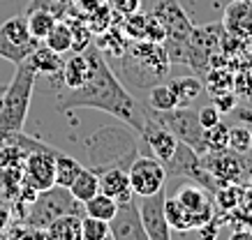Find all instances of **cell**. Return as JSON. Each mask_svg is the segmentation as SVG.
Listing matches in <instances>:
<instances>
[{
    "label": "cell",
    "mask_w": 252,
    "mask_h": 240,
    "mask_svg": "<svg viewBox=\"0 0 252 240\" xmlns=\"http://www.w3.org/2000/svg\"><path fill=\"white\" fill-rule=\"evenodd\" d=\"M88 60H91V72L84 85H79L74 90L63 88L56 100L58 111H77V108H97L109 116L118 118L121 123L130 125L134 132H141L146 120V107L141 102L132 97L114 67L107 62V58L99 53L97 47L86 49Z\"/></svg>",
    "instance_id": "1"
},
{
    "label": "cell",
    "mask_w": 252,
    "mask_h": 240,
    "mask_svg": "<svg viewBox=\"0 0 252 240\" xmlns=\"http://www.w3.org/2000/svg\"><path fill=\"white\" fill-rule=\"evenodd\" d=\"M88 148V162L95 173L107 169H130V164L139 157L137 132L130 125H109L99 127L97 132L86 139Z\"/></svg>",
    "instance_id": "2"
},
{
    "label": "cell",
    "mask_w": 252,
    "mask_h": 240,
    "mask_svg": "<svg viewBox=\"0 0 252 240\" xmlns=\"http://www.w3.org/2000/svg\"><path fill=\"white\" fill-rule=\"evenodd\" d=\"M114 60L121 77L134 88H148V85L162 83L171 67V60H169L164 47L158 42H148V39L130 42L125 53Z\"/></svg>",
    "instance_id": "3"
},
{
    "label": "cell",
    "mask_w": 252,
    "mask_h": 240,
    "mask_svg": "<svg viewBox=\"0 0 252 240\" xmlns=\"http://www.w3.org/2000/svg\"><path fill=\"white\" fill-rule=\"evenodd\" d=\"M14 67V77L0 97V141L7 134L23 132V125H26V118L31 111L32 93H35V83H37V72L28 65V60L19 62Z\"/></svg>",
    "instance_id": "4"
},
{
    "label": "cell",
    "mask_w": 252,
    "mask_h": 240,
    "mask_svg": "<svg viewBox=\"0 0 252 240\" xmlns=\"http://www.w3.org/2000/svg\"><path fill=\"white\" fill-rule=\"evenodd\" d=\"M63 215H86V210L84 203L74 199L67 187L54 185L44 189V192H37L35 201L28 206V213L23 217V222L31 229L44 231L54 219H58Z\"/></svg>",
    "instance_id": "5"
},
{
    "label": "cell",
    "mask_w": 252,
    "mask_h": 240,
    "mask_svg": "<svg viewBox=\"0 0 252 240\" xmlns=\"http://www.w3.org/2000/svg\"><path fill=\"white\" fill-rule=\"evenodd\" d=\"M148 111H151V116H153L155 120H160L178 141H183V143H188L190 148H194L199 155L206 153L204 127L199 123V113H197V108H192V104L190 107H174V108H169V111H153V108L148 107Z\"/></svg>",
    "instance_id": "6"
},
{
    "label": "cell",
    "mask_w": 252,
    "mask_h": 240,
    "mask_svg": "<svg viewBox=\"0 0 252 240\" xmlns=\"http://www.w3.org/2000/svg\"><path fill=\"white\" fill-rule=\"evenodd\" d=\"M164 171H167V178H185V180H190V183L201 185L211 194H215L218 187L224 185V183H220L215 176H211V173L204 169L201 155H199L194 148L183 143V141H178L176 153L164 162Z\"/></svg>",
    "instance_id": "7"
},
{
    "label": "cell",
    "mask_w": 252,
    "mask_h": 240,
    "mask_svg": "<svg viewBox=\"0 0 252 240\" xmlns=\"http://www.w3.org/2000/svg\"><path fill=\"white\" fill-rule=\"evenodd\" d=\"M201 164L220 183H241V185H245L252 173V150L250 153H236L231 148L206 150L201 155Z\"/></svg>",
    "instance_id": "8"
},
{
    "label": "cell",
    "mask_w": 252,
    "mask_h": 240,
    "mask_svg": "<svg viewBox=\"0 0 252 240\" xmlns=\"http://www.w3.org/2000/svg\"><path fill=\"white\" fill-rule=\"evenodd\" d=\"M39 39H35L28 30L26 16H12L0 26V58L9 60L12 65L23 62L37 49Z\"/></svg>",
    "instance_id": "9"
},
{
    "label": "cell",
    "mask_w": 252,
    "mask_h": 240,
    "mask_svg": "<svg viewBox=\"0 0 252 240\" xmlns=\"http://www.w3.org/2000/svg\"><path fill=\"white\" fill-rule=\"evenodd\" d=\"M176 201L183 206V210L190 217V226L192 231L201 229L204 224H208L215 215V201L213 194L204 189L201 185L192 183V185H181L176 189Z\"/></svg>",
    "instance_id": "10"
},
{
    "label": "cell",
    "mask_w": 252,
    "mask_h": 240,
    "mask_svg": "<svg viewBox=\"0 0 252 240\" xmlns=\"http://www.w3.org/2000/svg\"><path fill=\"white\" fill-rule=\"evenodd\" d=\"M127 176H130V185H132V189H134L137 196L155 194V192H160V189H164V185H167L164 164H162L155 155L153 157L139 155L137 160L130 164Z\"/></svg>",
    "instance_id": "11"
},
{
    "label": "cell",
    "mask_w": 252,
    "mask_h": 240,
    "mask_svg": "<svg viewBox=\"0 0 252 240\" xmlns=\"http://www.w3.org/2000/svg\"><path fill=\"white\" fill-rule=\"evenodd\" d=\"M61 150H32L23 162V183L44 192L56 185V155Z\"/></svg>",
    "instance_id": "12"
},
{
    "label": "cell",
    "mask_w": 252,
    "mask_h": 240,
    "mask_svg": "<svg viewBox=\"0 0 252 240\" xmlns=\"http://www.w3.org/2000/svg\"><path fill=\"white\" fill-rule=\"evenodd\" d=\"M164 199H167L164 189L141 196L139 215H141L148 240H171V236H174V231L167 224V217H164Z\"/></svg>",
    "instance_id": "13"
},
{
    "label": "cell",
    "mask_w": 252,
    "mask_h": 240,
    "mask_svg": "<svg viewBox=\"0 0 252 240\" xmlns=\"http://www.w3.org/2000/svg\"><path fill=\"white\" fill-rule=\"evenodd\" d=\"M151 12H153L162 24H164V28H167V37L190 42L194 26H192L190 16L185 14V9L181 7L178 0H155Z\"/></svg>",
    "instance_id": "14"
},
{
    "label": "cell",
    "mask_w": 252,
    "mask_h": 240,
    "mask_svg": "<svg viewBox=\"0 0 252 240\" xmlns=\"http://www.w3.org/2000/svg\"><path fill=\"white\" fill-rule=\"evenodd\" d=\"M109 229L114 240H148L141 215H139V203L134 199L118 203V210L111 217Z\"/></svg>",
    "instance_id": "15"
},
{
    "label": "cell",
    "mask_w": 252,
    "mask_h": 240,
    "mask_svg": "<svg viewBox=\"0 0 252 240\" xmlns=\"http://www.w3.org/2000/svg\"><path fill=\"white\" fill-rule=\"evenodd\" d=\"M141 139L148 143L151 148V153H153L162 164L167 162L169 157L176 153V148H178V139H176L174 134L169 132L167 127L160 123V120H155L151 116V111L146 107V120H144V127H141Z\"/></svg>",
    "instance_id": "16"
},
{
    "label": "cell",
    "mask_w": 252,
    "mask_h": 240,
    "mask_svg": "<svg viewBox=\"0 0 252 240\" xmlns=\"http://www.w3.org/2000/svg\"><path fill=\"white\" fill-rule=\"evenodd\" d=\"M222 28L227 30L229 37L243 39L252 37V5L248 0H234L224 9Z\"/></svg>",
    "instance_id": "17"
},
{
    "label": "cell",
    "mask_w": 252,
    "mask_h": 240,
    "mask_svg": "<svg viewBox=\"0 0 252 240\" xmlns=\"http://www.w3.org/2000/svg\"><path fill=\"white\" fill-rule=\"evenodd\" d=\"M99 176V192L109 194L111 199H116V203H123V201H130L134 199L137 194L132 189L130 185V176H127V169H107L97 173Z\"/></svg>",
    "instance_id": "18"
},
{
    "label": "cell",
    "mask_w": 252,
    "mask_h": 240,
    "mask_svg": "<svg viewBox=\"0 0 252 240\" xmlns=\"http://www.w3.org/2000/svg\"><path fill=\"white\" fill-rule=\"evenodd\" d=\"M88 72H91V60H88V53L86 51H74L67 60L63 62V88L65 90H74L79 85H84V81L88 79Z\"/></svg>",
    "instance_id": "19"
},
{
    "label": "cell",
    "mask_w": 252,
    "mask_h": 240,
    "mask_svg": "<svg viewBox=\"0 0 252 240\" xmlns=\"http://www.w3.org/2000/svg\"><path fill=\"white\" fill-rule=\"evenodd\" d=\"M26 60H28V65H31L32 70L37 72V77H61L63 62H65L61 58V53L51 51L44 42H39L37 49H35Z\"/></svg>",
    "instance_id": "20"
},
{
    "label": "cell",
    "mask_w": 252,
    "mask_h": 240,
    "mask_svg": "<svg viewBox=\"0 0 252 240\" xmlns=\"http://www.w3.org/2000/svg\"><path fill=\"white\" fill-rule=\"evenodd\" d=\"M132 39L125 35V30L121 28V24H114L111 28H107L104 32H99L95 37V47L99 49L102 55H111V58H118V55L125 53V49L130 47Z\"/></svg>",
    "instance_id": "21"
},
{
    "label": "cell",
    "mask_w": 252,
    "mask_h": 240,
    "mask_svg": "<svg viewBox=\"0 0 252 240\" xmlns=\"http://www.w3.org/2000/svg\"><path fill=\"white\" fill-rule=\"evenodd\" d=\"M81 217L84 215H63L44 229L46 238L51 240H81Z\"/></svg>",
    "instance_id": "22"
},
{
    "label": "cell",
    "mask_w": 252,
    "mask_h": 240,
    "mask_svg": "<svg viewBox=\"0 0 252 240\" xmlns=\"http://www.w3.org/2000/svg\"><path fill=\"white\" fill-rule=\"evenodd\" d=\"M169 88L174 90L178 107H190L192 102L199 100L204 93V81L197 77H178L169 81Z\"/></svg>",
    "instance_id": "23"
},
{
    "label": "cell",
    "mask_w": 252,
    "mask_h": 240,
    "mask_svg": "<svg viewBox=\"0 0 252 240\" xmlns=\"http://www.w3.org/2000/svg\"><path fill=\"white\" fill-rule=\"evenodd\" d=\"M67 189L72 192L74 199H79L81 203H86L91 196H95V194L99 192V176L91 169V166H84L81 173L74 178V183H72Z\"/></svg>",
    "instance_id": "24"
},
{
    "label": "cell",
    "mask_w": 252,
    "mask_h": 240,
    "mask_svg": "<svg viewBox=\"0 0 252 240\" xmlns=\"http://www.w3.org/2000/svg\"><path fill=\"white\" fill-rule=\"evenodd\" d=\"M245 196V185L241 183H224V185L218 187V192L213 194V201H215V210L220 213H229L236 206L243 203Z\"/></svg>",
    "instance_id": "25"
},
{
    "label": "cell",
    "mask_w": 252,
    "mask_h": 240,
    "mask_svg": "<svg viewBox=\"0 0 252 240\" xmlns=\"http://www.w3.org/2000/svg\"><path fill=\"white\" fill-rule=\"evenodd\" d=\"M26 21H28V30L35 39H42L51 32V28L56 26V14L54 12H49V9H42V7H32L26 12Z\"/></svg>",
    "instance_id": "26"
},
{
    "label": "cell",
    "mask_w": 252,
    "mask_h": 240,
    "mask_svg": "<svg viewBox=\"0 0 252 240\" xmlns=\"http://www.w3.org/2000/svg\"><path fill=\"white\" fill-rule=\"evenodd\" d=\"M84 210H86V215L104 219V222H111V217H114L116 210H118V203H116V199H111L109 194L97 192L95 196H91V199L84 203Z\"/></svg>",
    "instance_id": "27"
},
{
    "label": "cell",
    "mask_w": 252,
    "mask_h": 240,
    "mask_svg": "<svg viewBox=\"0 0 252 240\" xmlns=\"http://www.w3.org/2000/svg\"><path fill=\"white\" fill-rule=\"evenodd\" d=\"M42 42H44L51 51H56V53H61V55L69 53V51H72V28L67 26V21L58 19L56 26L51 28V32H49Z\"/></svg>",
    "instance_id": "28"
},
{
    "label": "cell",
    "mask_w": 252,
    "mask_h": 240,
    "mask_svg": "<svg viewBox=\"0 0 252 240\" xmlns=\"http://www.w3.org/2000/svg\"><path fill=\"white\" fill-rule=\"evenodd\" d=\"M146 107H151L153 111H169V108L178 107V100H176L174 90L169 88V83H155L148 88V95H146Z\"/></svg>",
    "instance_id": "29"
},
{
    "label": "cell",
    "mask_w": 252,
    "mask_h": 240,
    "mask_svg": "<svg viewBox=\"0 0 252 240\" xmlns=\"http://www.w3.org/2000/svg\"><path fill=\"white\" fill-rule=\"evenodd\" d=\"M81 169H84V164L79 160L65 155V153H58L56 155V185L69 187L74 183V178L81 173Z\"/></svg>",
    "instance_id": "30"
},
{
    "label": "cell",
    "mask_w": 252,
    "mask_h": 240,
    "mask_svg": "<svg viewBox=\"0 0 252 240\" xmlns=\"http://www.w3.org/2000/svg\"><path fill=\"white\" fill-rule=\"evenodd\" d=\"M164 217H167V224L174 233L192 231L190 217H188V213L183 210V206L176 201V196H167V199H164Z\"/></svg>",
    "instance_id": "31"
},
{
    "label": "cell",
    "mask_w": 252,
    "mask_h": 240,
    "mask_svg": "<svg viewBox=\"0 0 252 240\" xmlns=\"http://www.w3.org/2000/svg\"><path fill=\"white\" fill-rule=\"evenodd\" d=\"M231 81H234V74H231L229 70L211 67V70L206 72V79H204V88L208 90L211 97H218V95H222V93H229Z\"/></svg>",
    "instance_id": "32"
},
{
    "label": "cell",
    "mask_w": 252,
    "mask_h": 240,
    "mask_svg": "<svg viewBox=\"0 0 252 240\" xmlns=\"http://www.w3.org/2000/svg\"><path fill=\"white\" fill-rule=\"evenodd\" d=\"M107 238H111L109 222L91 215L81 217V240H107Z\"/></svg>",
    "instance_id": "33"
},
{
    "label": "cell",
    "mask_w": 252,
    "mask_h": 240,
    "mask_svg": "<svg viewBox=\"0 0 252 240\" xmlns=\"http://www.w3.org/2000/svg\"><path fill=\"white\" fill-rule=\"evenodd\" d=\"M204 143H206V150H224L229 148V125L215 123L213 127H206L204 130Z\"/></svg>",
    "instance_id": "34"
},
{
    "label": "cell",
    "mask_w": 252,
    "mask_h": 240,
    "mask_svg": "<svg viewBox=\"0 0 252 240\" xmlns=\"http://www.w3.org/2000/svg\"><path fill=\"white\" fill-rule=\"evenodd\" d=\"M229 148L236 153H250L252 150V127L245 125H234L229 127Z\"/></svg>",
    "instance_id": "35"
},
{
    "label": "cell",
    "mask_w": 252,
    "mask_h": 240,
    "mask_svg": "<svg viewBox=\"0 0 252 240\" xmlns=\"http://www.w3.org/2000/svg\"><path fill=\"white\" fill-rule=\"evenodd\" d=\"M121 28L125 30V35L132 39V42H137V39H144L146 37V14L139 9L134 14L125 16L121 21Z\"/></svg>",
    "instance_id": "36"
},
{
    "label": "cell",
    "mask_w": 252,
    "mask_h": 240,
    "mask_svg": "<svg viewBox=\"0 0 252 240\" xmlns=\"http://www.w3.org/2000/svg\"><path fill=\"white\" fill-rule=\"evenodd\" d=\"M32 7L49 9V12L56 14V19H65V16L77 12V9H74V0H32L28 9H32Z\"/></svg>",
    "instance_id": "37"
},
{
    "label": "cell",
    "mask_w": 252,
    "mask_h": 240,
    "mask_svg": "<svg viewBox=\"0 0 252 240\" xmlns=\"http://www.w3.org/2000/svg\"><path fill=\"white\" fill-rule=\"evenodd\" d=\"M144 39H148V42H158V44H162V42L167 39V28H164V24H162L153 12L146 14V37Z\"/></svg>",
    "instance_id": "38"
},
{
    "label": "cell",
    "mask_w": 252,
    "mask_h": 240,
    "mask_svg": "<svg viewBox=\"0 0 252 240\" xmlns=\"http://www.w3.org/2000/svg\"><path fill=\"white\" fill-rule=\"evenodd\" d=\"M231 93L236 97H245V100H252V72L243 70L234 74V81H231Z\"/></svg>",
    "instance_id": "39"
},
{
    "label": "cell",
    "mask_w": 252,
    "mask_h": 240,
    "mask_svg": "<svg viewBox=\"0 0 252 240\" xmlns=\"http://www.w3.org/2000/svg\"><path fill=\"white\" fill-rule=\"evenodd\" d=\"M109 5H111L116 14L125 19V16H130L141 9V0H109Z\"/></svg>",
    "instance_id": "40"
},
{
    "label": "cell",
    "mask_w": 252,
    "mask_h": 240,
    "mask_svg": "<svg viewBox=\"0 0 252 240\" xmlns=\"http://www.w3.org/2000/svg\"><path fill=\"white\" fill-rule=\"evenodd\" d=\"M197 113H199V123H201V127H204V130H206V127H213L215 123H220V120H222V113L215 108V104L197 108Z\"/></svg>",
    "instance_id": "41"
},
{
    "label": "cell",
    "mask_w": 252,
    "mask_h": 240,
    "mask_svg": "<svg viewBox=\"0 0 252 240\" xmlns=\"http://www.w3.org/2000/svg\"><path fill=\"white\" fill-rule=\"evenodd\" d=\"M213 104L220 113H231V111L238 107V97L229 90V93H222V95H218V97H213Z\"/></svg>",
    "instance_id": "42"
},
{
    "label": "cell",
    "mask_w": 252,
    "mask_h": 240,
    "mask_svg": "<svg viewBox=\"0 0 252 240\" xmlns=\"http://www.w3.org/2000/svg\"><path fill=\"white\" fill-rule=\"evenodd\" d=\"M107 0H74V9H77L79 14L88 16L91 12H95L97 7H102Z\"/></svg>",
    "instance_id": "43"
},
{
    "label": "cell",
    "mask_w": 252,
    "mask_h": 240,
    "mask_svg": "<svg viewBox=\"0 0 252 240\" xmlns=\"http://www.w3.org/2000/svg\"><path fill=\"white\" fill-rule=\"evenodd\" d=\"M9 222H12V210H9V203L0 199V236H2V231L7 229Z\"/></svg>",
    "instance_id": "44"
},
{
    "label": "cell",
    "mask_w": 252,
    "mask_h": 240,
    "mask_svg": "<svg viewBox=\"0 0 252 240\" xmlns=\"http://www.w3.org/2000/svg\"><path fill=\"white\" fill-rule=\"evenodd\" d=\"M231 116H236L238 120H241V123H248L252 127V107L250 108H234V111H231Z\"/></svg>",
    "instance_id": "45"
},
{
    "label": "cell",
    "mask_w": 252,
    "mask_h": 240,
    "mask_svg": "<svg viewBox=\"0 0 252 240\" xmlns=\"http://www.w3.org/2000/svg\"><path fill=\"white\" fill-rule=\"evenodd\" d=\"M243 201L252 203V187H248V185H245V196H243Z\"/></svg>",
    "instance_id": "46"
},
{
    "label": "cell",
    "mask_w": 252,
    "mask_h": 240,
    "mask_svg": "<svg viewBox=\"0 0 252 240\" xmlns=\"http://www.w3.org/2000/svg\"><path fill=\"white\" fill-rule=\"evenodd\" d=\"M248 187H252V173H250V178H248V183H245Z\"/></svg>",
    "instance_id": "47"
},
{
    "label": "cell",
    "mask_w": 252,
    "mask_h": 240,
    "mask_svg": "<svg viewBox=\"0 0 252 240\" xmlns=\"http://www.w3.org/2000/svg\"><path fill=\"white\" fill-rule=\"evenodd\" d=\"M248 2H250V5H252V0H248Z\"/></svg>",
    "instance_id": "48"
}]
</instances>
